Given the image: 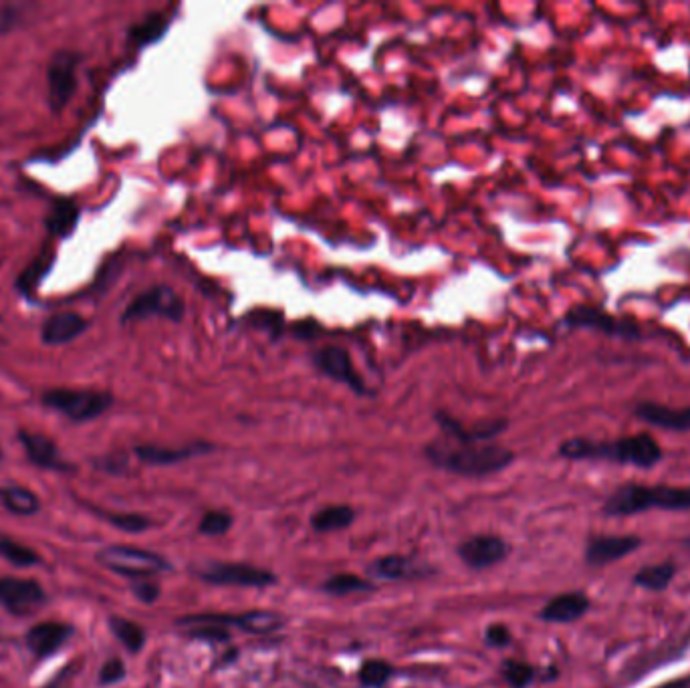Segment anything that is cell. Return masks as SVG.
Here are the masks:
<instances>
[{
	"instance_id": "cell-1",
	"label": "cell",
	"mask_w": 690,
	"mask_h": 688,
	"mask_svg": "<svg viewBox=\"0 0 690 688\" xmlns=\"http://www.w3.org/2000/svg\"><path fill=\"white\" fill-rule=\"evenodd\" d=\"M424 454L428 456V461L434 467L456 473V475H463V477L495 475L507 469L515 461L513 450L505 446L489 444V442L469 444V442H456L450 438L432 440L424 448Z\"/></svg>"
},
{
	"instance_id": "cell-2",
	"label": "cell",
	"mask_w": 690,
	"mask_h": 688,
	"mask_svg": "<svg viewBox=\"0 0 690 688\" xmlns=\"http://www.w3.org/2000/svg\"><path fill=\"white\" fill-rule=\"evenodd\" d=\"M559 454L569 461H608L638 469H652L664 456L660 444L646 432L618 440L569 438L561 442Z\"/></svg>"
},
{
	"instance_id": "cell-3",
	"label": "cell",
	"mask_w": 690,
	"mask_h": 688,
	"mask_svg": "<svg viewBox=\"0 0 690 688\" xmlns=\"http://www.w3.org/2000/svg\"><path fill=\"white\" fill-rule=\"evenodd\" d=\"M652 509L690 511V487L622 485L604 503L608 517H632Z\"/></svg>"
},
{
	"instance_id": "cell-4",
	"label": "cell",
	"mask_w": 690,
	"mask_h": 688,
	"mask_svg": "<svg viewBox=\"0 0 690 688\" xmlns=\"http://www.w3.org/2000/svg\"><path fill=\"white\" fill-rule=\"evenodd\" d=\"M97 559L111 571L130 578H150L170 569V563L158 553L128 545H111L99 551Z\"/></svg>"
},
{
	"instance_id": "cell-5",
	"label": "cell",
	"mask_w": 690,
	"mask_h": 688,
	"mask_svg": "<svg viewBox=\"0 0 690 688\" xmlns=\"http://www.w3.org/2000/svg\"><path fill=\"white\" fill-rule=\"evenodd\" d=\"M43 404L75 422H85L109 410L113 396L109 392L95 390H49L43 396Z\"/></svg>"
},
{
	"instance_id": "cell-6",
	"label": "cell",
	"mask_w": 690,
	"mask_h": 688,
	"mask_svg": "<svg viewBox=\"0 0 690 688\" xmlns=\"http://www.w3.org/2000/svg\"><path fill=\"white\" fill-rule=\"evenodd\" d=\"M184 301L180 295L168 287V285H158L152 287L150 291L138 295L122 313V323H132V321H142L148 317H164L170 321H182L184 317Z\"/></svg>"
},
{
	"instance_id": "cell-7",
	"label": "cell",
	"mask_w": 690,
	"mask_h": 688,
	"mask_svg": "<svg viewBox=\"0 0 690 688\" xmlns=\"http://www.w3.org/2000/svg\"><path fill=\"white\" fill-rule=\"evenodd\" d=\"M311 360L315 364V368L325 374L327 378H331L337 384H343L345 388H350L354 394L358 396H368L372 394L368 390L366 380L360 376V372L356 370L352 356L345 352L339 346H323L319 350H315L311 354Z\"/></svg>"
},
{
	"instance_id": "cell-8",
	"label": "cell",
	"mask_w": 690,
	"mask_h": 688,
	"mask_svg": "<svg viewBox=\"0 0 690 688\" xmlns=\"http://www.w3.org/2000/svg\"><path fill=\"white\" fill-rule=\"evenodd\" d=\"M198 576L214 586H239V588H267L277 582L269 569L245 565V563H208Z\"/></svg>"
},
{
	"instance_id": "cell-9",
	"label": "cell",
	"mask_w": 690,
	"mask_h": 688,
	"mask_svg": "<svg viewBox=\"0 0 690 688\" xmlns=\"http://www.w3.org/2000/svg\"><path fill=\"white\" fill-rule=\"evenodd\" d=\"M563 323L567 327H580V329H592V331H600L612 337H624V339H638L642 335L640 327L636 323L618 319L616 315L600 309V307H588V305H580V307H573L571 311H567V315L563 317Z\"/></svg>"
},
{
	"instance_id": "cell-10",
	"label": "cell",
	"mask_w": 690,
	"mask_h": 688,
	"mask_svg": "<svg viewBox=\"0 0 690 688\" xmlns=\"http://www.w3.org/2000/svg\"><path fill=\"white\" fill-rule=\"evenodd\" d=\"M180 624L186 626H202V624H210V626H237L245 632L251 634H269L275 632L277 628H281L283 618L275 612H247L241 616H224V614H198V616H188L182 618Z\"/></svg>"
},
{
	"instance_id": "cell-11",
	"label": "cell",
	"mask_w": 690,
	"mask_h": 688,
	"mask_svg": "<svg viewBox=\"0 0 690 688\" xmlns=\"http://www.w3.org/2000/svg\"><path fill=\"white\" fill-rule=\"evenodd\" d=\"M79 57L71 51H59L51 63H49V103L53 111H61L71 95L75 93L77 79H75V69H77Z\"/></svg>"
},
{
	"instance_id": "cell-12",
	"label": "cell",
	"mask_w": 690,
	"mask_h": 688,
	"mask_svg": "<svg viewBox=\"0 0 690 688\" xmlns=\"http://www.w3.org/2000/svg\"><path fill=\"white\" fill-rule=\"evenodd\" d=\"M0 604L15 616H29L45 604L43 588L33 580H0Z\"/></svg>"
},
{
	"instance_id": "cell-13",
	"label": "cell",
	"mask_w": 690,
	"mask_h": 688,
	"mask_svg": "<svg viewBox=\"0 0 690 688\" xmlns=\"http://www.w3.org/2000/svg\"><path fill=\"white\" fill-rule=\"evenodd\" d=\"M640 545L642 539L636 535H596L588 541L586 561L594 567H602L634 553Z\"/></svg>"
},
{
	"instance_id": "cell-14",
	"label": "cell",
	"mask_w": 690,
	"mask_h": 688,
	"mask_svg": "<svg viewBox=\"0 0 690 688\" xmlns=\"http://www.w3.org/2000/svg\"><path fill=\"white\" fill-rule=\"evenodd\" d=\"M458 555L473 569H487L509 555V545L497 535H477L458 547Z\"/></svg>"
},
{
	"instance_id": "cell-15",
	"label": "cell",
	"mask_w": 690,
	"mask_h": 688,
	"mask_svg": "<svg viewBox=\"0 0 690 688\" xmlns=\"http://www.w3.org/2000/svg\"><path fill=\"white\" fill-rule=\"evenodd\" d=\"M434 418H436V424L446 434V438L456 440V442H469V444L489 442L491 438H495L497 434H501L507 428V420H503V418L501 420H489V422L477 424L473 428L463 426L456 418L448 416L446 412H436Z\"/></svg>"
},
{
	"instance_id": "cell-16",
	"label": "cell",
	"mask_w": 690,
	"mask_h": 688,
	"mask_svg": "<svg viewBox=\"0 0 690 688\" xmlns=\"http://www.w3.org/2000/svg\"><path fill=\"white\" fill-rule=\"evenodd\" d=\"M634 416L646 424L674 430V432H690V406L686 408H668L656 402H640L634 408Z\"/></svg>"
},
{
	"instance_id": "cell-17",
	"label": "cell",
	"mask_w": 690,
	"mask_h": 688,
	"mask_svg": "<svg viewBox=\"0 0 690 688\" xmlns=\"http://www.w3.org/2000/svg\"><path fill=\"white\" fill-rule=\"evenodd\" d=\"M588 610L590 600L584 592H567L549 600L541 610V618L549 624H571L584 618Z\"/></svg>"
},
{
	"instance_id": "cell-18",
	"label": "cell",
	"mask_w": 690,
	"mask_h": 688,
	"mask_svg": "<svg viewBox=\"0 0 690 688\" xmlns=\"http://www.w3.org/2000/svg\"><path fill=\"white\" fill-rule=\"evenodd\" d=\"M370 573L380 580L400 582L428 576V567L404 555H386L370 565Z\"/></svg>"
},
{
	"instance_id": "cell-19",
	"label": "cell",
	"mask_w": 690,
	"mask_h": 688,
	"mask_svg": "<svg viewBox=\"0 0 690 688\" xmlns=\"http://www.w3.org/2000/svg\"><path fill=\"white\" fill-rule=\"evenodd\" d=\"M214 446L210 442H192L182 448H166V446H138L136 454L148 465H176L182 461H188L192 456L198 454H208L212 452Z\"/></svg>"
},
{
	"instance_id": "cell-20",
	"label": "cell",
	"mask_w": 690,
	"mask_h": 688,
	"mask_svg": "<svg viewBox=\"0 0 690 688\" xmlns=\"http://www.w3.org/2000/svg\"><path fill=\"white\" fill-rule=\"evenodd\" d=\"M87 325H89L87 319L77 313H71V311L57 313L45 321L41 337L47 346H61V343H67L75 339L77 335H81L87 329Z\"/></svg>"
},
{
	"instance_id": "cell-21",
	"label": "cell",
	"mask_w": 690,
	"mask_h": 688,
	"mask_svg": "<svg viewBox=\"0 0 690 688\" xmlns=\"http://www.w3.org/2000/svg\"><path fill=\"white\" fill-rule=\"evenodd\" d=\"M73 628L61 622H45L29 630L27 644L37 656H49L59 650L71 636Z\"/></svg>"
},
{
	"instance_id": "cell-22",
	"label": "cell",
	"mask_w": 690,
	"mask_h": 688,
	"mask_svg": "<svg viewBox=\"0 0 690 688\" xmlns=\"http://www.w3.org/2000/svg\"><path fill=\"white\" fill-rule=\"evenodd\" d=\"M21 442L29 454L31 461L43 469H63L65 465L59 461V452L53 440L41 434L21 432Z\"/></svg>"
},
{
	"instance_id": "cell-23",
	"label": "cell",
	"mask_w": 690,
	"mask_h": 688,
	"mask_svg": "<svg viewBox=\"0 0 690 688\" xmlns=\"http://www.w3.org/2000/svg\"><path fill=\"white\" fill-rule=\"evenodd\" d=\"M674 576H676L674 563L664 561V563H654V565L642 567L634 576V584L642 590H648V592H664L672 584Z\"/></svg>"
},
{
	"instance_id": "cell-24",
	"label": "cell",
	"mask_w": 690,
	"mask_h": 688,
	"mask_svg": "<svg viewBox=\"0 0 690 688\" xmlns=\"http://www.w3.org/2000/svg\"><path fill=\"white\" fill-rule=\"evenodd\" d=\"M354 519H356V513L352 507L331 505V507H325L319 513H315L311 519V525L319 533H329V531H339V529L350 527Z\"/></svg>"
},
{
	"instance_id": "cell-25",
	"label": "cell",
	"mask_w": 690,
	"mask_h": 688,
	"mask_svg": "<svg viewBox=\"0 0 690 688\" xmlns=\"http://www.w3.org/2000/svg\"><path fill=\"white\" fill-rule=\"evenodd\" d=\"M0 501L3 505L17 515H35L41 507L35 493L23 489V487H5L0 489Z\"/></svg>"
},
{
	"instance_id": "cell-26",
	"label": "cell",
	"mask_w": 690,
	"mask_h": 688,
	"mask_svg": "<svg viewBox=\"0 0 690 688\" xmlns=\"http://www.w3.org/2000/svg\"><path fill=\"white\" fill-rule=\"evenodd\" d=\"M77 218H79V210L75 208V204L63 200V202H59V204L53 208V212L49 214V218H47V228H49V231H51L53 235H57V237H67V235L73 231V228H75Z\"/></svg>"
},
{
	"instance_id": "cell-27",
	"label": "cell",
	"mask_w": 690,
	"mask_h": 688,
	"mask_svg": "<svg viewBox=\"0 0 690 688\" xmlns=\"http://www.w3.org/2000/svg\"><path fill=\"white\" fill-rule=\"evenodd\" d=\"M109 626H111V632L115 634V638H118L130 652L142 650V646L146 642V634H144L142 626H138L132 620H124V618H111Z\"/></svg>"
},
{
	"instance_id": "cell-28",
	"label": "cell",
	"mask_w": 690,
	"mask_h": 688,
	"mask_svg": "<svg viewBox=\"0 0 690 688\" xmlns=\"http://www.w3.org/2000/svg\"><path fill=\"white\" fill-rule=\"evenodd\" d=\"M323 590L331 596H350L358 592H372L374 586L354 576V573H339V576H333L323 584Z\"/></svg>"
},
{
	"instance_id": "cell-29",
	"label": "cell",
	"mask_w": 690,
	"mask_h": 688,
	"mask_svg": "<svg viewBox=\"0 0 690 688\" xmlns=\"http://www.w3.org/2000/svg\"><path fill=\"white\" fill-rule=\"evenodd\" d=\"M168 25H170V23H168L162 15H152V17H148L146 21H142L140 25H136V27L130 31V35H132V39H134L138 45H150V43H154V41H158V39L164 37Z\"/></svg>"
},
{
	"instance_id": "cell-30",
	"label": "cell",
	"mask_w": 690,
	"mask_h": 688,
	"mask_svg": "<svg viewBox=\"0 0 690 688\" xmlns=\"http://www.w3.org/2000/svg\"><path fill=\"white\" fill-rule=\"evenodd\" d=\"M0 555H3L7 561H11L15 565H23V567L39 561V555L31 547H27L19 541H13L9 537H0Z\"/></svg>"
},
{
	"instance_id": "cell-31",
	"label": "cell",
	"mask_w": 690,
	"mask_h": 688,
	"mask_svg": "<svg viewBox=\"0 0 690 688\" xmlns=\"http://www.w3.org/2000/svg\"><path fill=\"white\" fill-rule=\"evenodd\" d=\"M392 672L394 670H392V666L388 662H384V660H368L362 666V670H360V680L368 688H380V686H384L390 680Z\"/></svg>"
},
{
	"instance_id": "cell-32",
	"label": "cell",
	"mask_w": 690,
	"mask_h": 688,
	"mask_svg": "<svg viewBox=\"0 0 690 688\" xmlns=\"http://www.w3.org/2000/svg\"><path fill=\"white\" fill-rule=\"evenodd\" d=\"M503 676L505 680L513 686V688H525L531 684V680L535 678V670L533 666L519 662V660H507L503 664Z\"/></svg>"
},
{
	"instance_id": "cell-33",
	"label": "cell",
	"mask_w": 690,
	"mask_h": 688,
	"mask_svg": "<svg viewBox=\"0 0 690 688\" xmlns=\"http://www.w3.org/2000/svg\"><path fill=\"white\" fill-rule=\"evenodd\" d=\"M230 527H233V519H230V515L224 513V511H208L202 517L200 525H198L200 533L212 535V537L214 535H224Z\"/></svg>"
},
{
	"instance_id": "cell-34",
	"label": "cell",
	"mask_w": 690,
	"mask_h": 688,
	"mask_svg": "<svg viewBox=\"0 0 690 688\" xmlns=\"http://www.w3.org/2000/svg\"><path fill=\"white\" fill-rule=\"evenodd\" d=\"M51 263H53V255L37 259V261L23 273V277H21V281H19V287H21L25 293L33 291V289L41 283V279L47 275Z\"/></svg>"
},
{
	"instance_id": "cell-35",
	"label": "cell",
	"mask_w": 690,
	"mask_h": 688,
	"mask_svg": "<svg viewBox=\"0 0 690 688\" xmlns=\"http://www.w3.org/2000/svg\"><path fill=\"white\" fill-rule=\"evenodd\" d=\"M109 521L115 527H120V529L130 531V533H138V531H144L150 527V521L142 515H109Z\"/></svg>"
},
{
	"instance_id": "cell-36",
	"label": "cell",
	"mask_w": 690,
	"mask_h": 688,
	"mask_svg": "<svg viewBox=\"0 0 690 688\" xmlns=\"http://www.w3.org/2000/svg\"><path fill=\"white\" fill-rule=\"evenodd\" d=\"M124 674H126L124 662L118 660V658H111V660L105 662V666L101 668L99 680H101L103 684H111V682H118L120 678H124Z\"/></svg>"
},
{
	"instance_id": "cell-37",
	"label": "cell",
	"mask_w": 690,
	"mask_h": 688,
	"mask_svg": "<svg viewBox=\"0 0 690 688\" xmlns=\"http://www.w3.org/2000/svg\"><path fill=\"white\" fill-rule=\"evenodd\" d=\"M487 642H489L491 646H497V648L507 646V644L511 642V634H509L507 626H503V624L491 626V628L487 630Z\"/></svg>"
},
{
	"instance_id": "cell-38",
	"label": "cell",
	"mask_w": 690,
	"mask_h": 688,
	"mask_svg": "<svg viewBox=\"0 0 690 688\" xmlns=\"http://www.w3.org/2000/svg\"><path fill=\"white\" fill-rule=\"evenodd\" d=\"M136 594H138V598L140 600H144V602H154L156 598H158V588L156 586H150V584H142V586H138L136 588Z\"/></svg>"
},
{
	"instance_id": "cell-39",
	"label": "cell",
	"mask_w": 690,
	"mask_h": 688,
	"mask_svg": "<svg viewBox=\"0 0 690 688\" xmlns=\"http://www.w3.org/2000/svg\"><path fill=\"white\" fill-rule=\"evenodd\" d=\"M656 688H690V674L682 676V678H676V680H670L662 686H656Z\"/></svg>"
},
{
	"instance_id": "cell-40",
	"label": "cell",
	"mask_w": 690,
	"mask_h": 688,
	"mask_svg": "<svg viewBox=\"0 0 690 688\" xmlns=\"http://www.w3.org/2000/svg\"><path fill=\"white\" fill-rule=\"evenodd\" d=\"M686 545H688V547H690V539H686Z\"/></svg>"
}]
</instances>
